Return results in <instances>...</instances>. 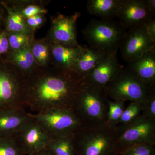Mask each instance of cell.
Listing matches in <instances>:
<instances>
[{"mask_svg":"<svg viewBox=\"0 0 155 155\" xmlns=\"http://www.w3.org/2000/svg\"><path fill=\"white\" fill-rule=\"evenodd\" d=\"M84 78L70 69L34 70L22 78V106L35 114L51 109L73 111Z\"/></svg>","mask_w":155,"mask_h":155,"instance_id":"obj_1","label":"cell"},{"mask_svg":"<svg viewBox=\"0 0 155 155\" xmlns=\"http://www.w3.org/2000/svg\"><path fill=\"white\" fill-rule=\"evenodd\" d=\"M117 127L106 123L82 124L73 135L76 155H118Z\"/></svg>","mask_w":155,"mask_h":155,"instance_id":"obj_2","label":"cell"},{"mask_svg":"<svg viewBox=\"0 0 155 155\" xmlns=\"http://www.w3.org/2000/svg\"><path fill=\"white\" fill-rule=\"evenodd\" d=\"M107 100L105 88L84 81L75 99L73 111L82 124L103 123L107 119Z\"/></svg>","mask_w":155,"mask_h":155,"instance_id":"obj_3","label":"cell"},{"mask_svg":"<svg viewBox=\"0 0 155 155\" xmlns=\"http://www.w3.org/2000/svg\"><path fill=\"white\" fill-rule=\"evenodd\" d=\"M82 33L91 48L111 53L121 48L126 31L113 19H92Z\"/></svg>","mask_w":155,"mask_h":155,"instance_id":"obj_4","label":"cell"},{"mask_svg":"<svg viewBox=\"0 0 155 155\" xmlns=\"http://www.w3.org/2000/svg\"><path fill=\"white\" fill-rule=\"evenodd\" d=\"M151 87L140 80L127 67L105 87L108 97L115 101L143 103Z\"/></svg>","mask_w":155,"mask_h":155,"instance_id":"obj_5","label":"cell"},{"mask_svg":"<svg viewBox=\"0 0 155 155\" xmlns=\"http://www.w3.org/2000/svg\"><path fill=\"white\" fill-rule=\"evenodd\" d=\"M30 115L51 137L73 135L82 125L72 110L56 108Z\"/></svg>","mask_w":155,"mask_h":155,"instance_id":"obj_6","label":"cell"},{"mask_svg":"<svg viewBox=\"0 0 155 155\" xmlns=\"http://www.w3.org/2000/svg\"><path fill=\"white\" fill-rule=\"evenodd\" d=\"M116 146L119 155L123 150L134 145H155V122L140 115L124 126H117Z\"/></svg>","mask_w":155,"mask_h":155,"instance_id":"obj_7","label":"cell"},{"mask_svg":"<svg viewBox=\"0 0 155 155\" xmlns=\"http://www.w3.org/2000/svg\"><path fill=\"white\" fill-rule=\"evenodd\" d=\"M14 136L26 155L33 154L47 148L51 137L31 117Z\"/></svg>","mask_w":155,"mask_h":155,"instance_id":"obj_8","label":"cell"},{"mask_svg":"<svg viewBox=\"0 0 155 155\" xmlns=\"http://www.w3.org/2000/svg\"><path fill=\"white\" fill-rule=\"evenodd\" d=\"M123 60L128 62L155 49V41L149 36L146 25L130 28L126 32L121 48Z\"/></svg>","mask_w":155,"mask_h":155,"instance_id":"obj_9","label":"cell"},{"mask_svg":"<svg viewBox=\"0 0 155 155\" xmlns=\"http://www.w3.org/2000/svg\"><path fill=\"white\" fill-rule=\"evenodd\" d=\"M22 80L19 73L0 68V110L24 107L21 97Z\"/></svg>","mask_w":155,"mask_h":155,"instance_id":"obj_10","label":"cell"},{"mask_svg":"<svg viewBox=\"0 0 155 155\" xmlns=\"http://www.w3.org/2000/svg\"><path fill=\"white\" fill-rule=\"evenodd\" d=\"M147 0H122L117 17L125 28L146 24L153 19Z\"/></svg>","mask_w":155,"mask_h":155,"instance_id":"obj_11","label":"cell"},{"mask_svg":"<svg viewBox=\"0 0 155 155\" xmlns=\"http://www.w3.org/2000/svg\"><path fill=\"white\" fill-rule=\"evenodd\" d=\"M80 14L67 16L59 14L53 19L51 35L53 43L67 47L79 45L76 38V24Z\"/></svg>","mask_w":155,"mask_h":155,"instance_id":"obj_12","label":"cell"},{"mask_svg":"<svg viewBox=\"0 0 155 155\" xmlns=\"http://www.w3.org/2000/svg\"><path fill=\"white\" fill-rule=\"evenodd\" d=\"M117 51L111 53L84 78V81L97 87L105 88L119 74L123 66L118 61Z\"/></svg>","mask_w":155,"mask_h":155,"instance_id":"obj_13","label":"cell"},{"mask_svg":"<svg viewBox=\"0 0 155 155\" xmlns=\"http://www.w3.org/2000/svg\"><path fill=\"white\" fill-rule=\"evenodd\" d=\"M31 118L23 107L0 110V136L14 135Z\"/></svg>","mask_w":155,"mask_h":155,"instance_id":"obj_14","label":"cell"},{"mask_svg":"<svg viewBox=\"0 0 155 155\" xmlns=\"http://www.w3.org/2000/svg\"><path fill=\"white\" fill-rule=\"evenodd\" d=\"M127 67L150 87H155V49L127 62Z\"/></svg>","mask_w":155,"mask_h":155,"instance_id":"obj_15","label":"cell"},{"mask_svg":"<svg viewBox=\"0 0 155 155\" xmlns=\"http://www.w3.org/2000/svg\"><path fill=\"white\" fill-rule=\"evenodd\" d=\"M111 53L91 47H83L77 62L70 69L84 78Z\"/></svg>","mask_w":155,"mask_h":155,"instance_id":"obj_16","label":"cell"},{"mask_svg":"<svg viewBox=\"0 0 155 155\" xmlns=\"http://www.w3.org/2000/svg\"><path fill=\"white\" fill-rule=\"evenodd\" d=\"M83 47H67L53 43L51 46V55L55 67L71 69L77 62Z\"/></svg>","mask_w":155,"mask_h":155,"instance_id":"obj_17","label":"cell"},{"mask_svg":"<svg viewBox=\"0 0 155 155\" xmlns=\"http://www.w3.org/2000/svg\"><path fill=\"white\" fill-rule=\"evenodd\" d=\"M122 0H89L87 10L90 14L101 18L113 19L117 17Z\"/></svg>","mask_w":155,"mask_h":155,"instance_id":"obj_18","label":"cell"},{"mask_svg":"<svg viewBox=\"0 0 155 155\" xmlns=\"http://www.w3.org/2000/svg\"><path fill=\"white\" fill-rule=\"evenodd\" d=\"M11 58V61L24 71L23 78L32 72L31 67L35 61L31 53L30 44L17 51H13Z\"/></svg>","mask_w":155,"mask_h":155,"instance_id":"obj_19","label":"cell"},{"mask_svg":"<svg viewBox=\"0 0 155 155\" xmlns=\"http://www.w3.org/2000/svg\"><path fill=\"white\" fill-rule=\"evenodd\" d=\"M47 148L54 155H76L73 135L51 137Z\"/></svg>","mask_w":155,"mask_h":155,"instance_id":"obj_20","label":"cell"},{"mask_svg":"<svg viewBox=\"0 0 155 155\" xmlns=\"http://www.w3.org/2000/svg\"><path fill=\"white\" fill-rule=\"evenodd\" d=\"M2 4L8 12L6 22L7 30L11 33H23L28 34L29 27L26 24L24 17L21 12L10 8L4 3Z\"/></svg>","mask_w":155,"mask_h":155,"instance_id":"obj_21","label":"cell"},{"mask_svg":"<svg viewBox=\"0 0 155 155\" xmlns=\"http://www.w3.org/2000/svg\"><path fill=\"white\" fill-rule=\"evenodd\" d=\"M108 112L106 123L110 127H117L124 110L125 102L119 101H111L108 99Z\"/></svg>","mask_w":155,"mask_h":155,"instance_id":"obj_22","label":"cell"},{"mask_svg":"<svg viewBox=\"0 0 155 155\" xmlns=\"http://www.w3.org/2000/svg\"><path fill=\"white\" fill-rule=\"evenodd\" d=\"M0 155H26L14 135L0 136Z\"/></svg>","mask_w":155,"mask_h":155,"instance_id":"obj_23","label":"cell"},{"mask_svg":"<svg viewBox=\"0 0 155 155\" xmlns=\"http://www.w3.org/2000/svg\"><path fill=\"white\" fill-rule=\"evenodd\" d=\"M31 46V51L35 61L40 66L45 65L49 59L50 48L48 46L42 42H37Z\"/></svg>","mask_w":155,"mask_h":155,"instance_id":"obj_24","label":"cell"},{"mask_svg":"<svg viewBox=\"0 0 155 155\" xmlns=\"http://www.w3.org/2000/svg\"><path fill=\"white\" fill-rule=\"evenodd\" d=\"M142 104V103L139 102H131L124 110L117 126L127 125L141 115Z\"/></svg>","mask_w":155,"mask_h":155,"instance_id":"obj_25","label":"cell"},{"mask_svg":"<svg viewBox=\"0 0 155 155\" xmlns=\"http://www.w3.org/2000/svg\"><path fill=\"white\" fill-rule=\"evenodd\" d=\"M141 115L155 122V87H151L142 104Z\"/></svg>","mask_w":155,"mask_h":155,"instance_id":"obj_26","label":"cell"},{"mask_svg":"<svg viewBox=\"0 0 155 155\" xmlns=\"http://www.w3.org/2000/svg\"><path fill=\"white\" fill-rule=\"evenodd\" d=\"M120 155H155V145L145 144L134 145L125 149Z\"/></svg>","mask_w":155,"mask_h":155,"instance_id":"obj_27","label":"cell"},{"mask_svg":"<svg viewBox=\"0 0 155 155\" xmlns=\"http://www.w3.org/2000/svg\"><path fill=\"white\" fill-rule=\"evenodd\" d=\"M9 48L13 51H17L30 44L28 34L11 33L8 35Z\"/></svg>","mask_w":155,"mask_h":155,"instance_id":"obj_28","label":"cell"},{"mask_svg":"<svg viewBox=\"0 0 155 155\" xmlns=\"http://www.w3.org/2000/svg\"><path fill=\"white\" fill-rule=\"evenodd\" d=\"M47 12L46 10L41 8L39 6L29 5L23 9L21 13L23 17L28 18L35 15L46 14Z\"/></svg>","mask_w":155,"mask_h":155,"instance_id":"obj_29","label":"cell"},{"mask_svg":"<svg viewBox=\"0 0 155 155\" xmlns=\"http://www.w3.org/2000/svg\"><path fill=\"white\" fill-rule=\"evenodd\" d=\"M42 16V14H38L27 18L25 21L26 24L29 28L32 29L38 28L44 21V18Z\"/></svg>","mask_w":155,"mask_h":155,"instance_id":"obj_30","label":"cell"},{"mask_svg":"<svg viewBox=\"0 0 155 155\" xmlns=\"http://www.w3.org/2000/svg\"><path fill=\"white\" fill-rule=\"evenodd\" d=\"M9 48L8 35L6 31L0 33V56L8 51Z\"/></svg>","mask_w":155,"mask_h":155,"instance_id":"obj_31","label":"cell"},{"mask_svg":"<svg viewBox=\"0 0 155 155\" xmlns=\"http://www.w3.org/2000/svg\"><path fill=\"white\" fill-rule=\"evenodd\" d=\"M147 32L150 37L155 41V20L153 19L150 20L146 24Z\"/></svg>","mask_w":155,"mask_h":155,"instance_id":"obj_32","label":"cell"},{"mask_svg":"<svg viewBox=\"0 0 155 155\" xmlns=\"http://www.w3.org/2000/svg\"><path fill=\"white\" fill-rule=\"evenodd\" d=\"M148 7L153 16L155 14V0H147Z\"/></svg>","mask_w":155,"mask_h":155,"instance_id":"obj_33","label":"cell"},{"mask_svg":"<svg viewBox=\"0 0 155 155\" xmlns=\"http://www.w3.org/2000/svg\"><path fill=\"white\" fill-rule=\"evenodd\" d=\"M30 155H54L48 148L35 153Z\"/></svg>","mask_w":155,"mask_h":155,"instance_id":"obj_34","label":"cell"}]
</instances>
